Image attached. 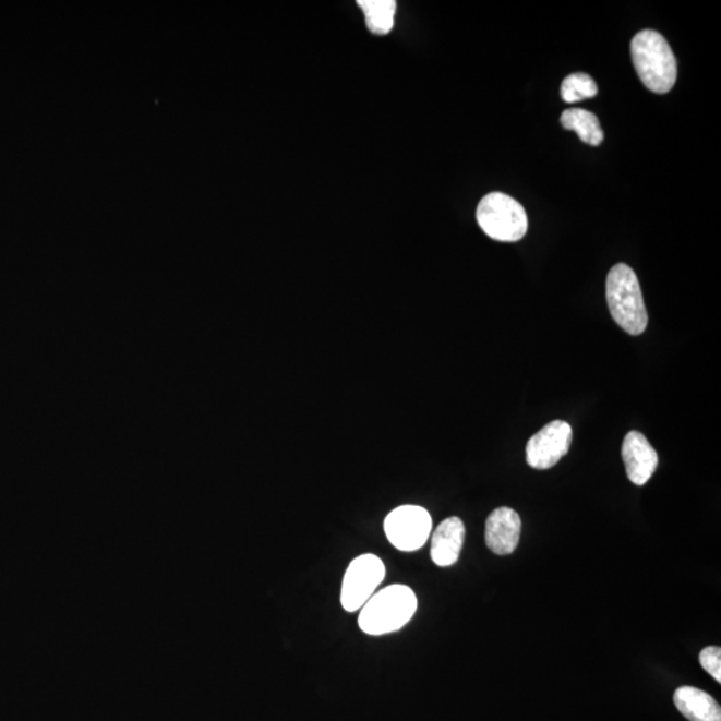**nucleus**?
Masks as SVG:
<instances>
[{"instance_id":"f257e3e1","label":"nucleus","mask_w":721,"mask_h":721,"mask_svg":"<svg viewBox=\"0 0 721 721\" xmlns=\"http://www.w3.org/2000/svg\"><path fill=\"white\" fill-rule=\"evenodd\" d=\"M636 73L649 92L670 93L677 80L676 58L669 41L653 29H642L630 41Z\"/></svg>"},{"instance_id":"f03ea898","label":"nucleus","mask_w":721,"mask_h":721,"mask_svg":"<svg viewBox=\"0 0 721 721\" xmlns=\"http://www.w3.org/2000/svg\"><path fill=\"white\" fill-rule=\"evenodd\" d=\"M417 605L416 593L409 587L401 584L386 587L361 608L360 628L372 636L393 634L412 620Z\"/></svg>"},{"instance_id":"7ed1b4c3","label":"nucleus","mask_w":721,"mask_h":721,"mask_svg":"<svg viewBox=\"0 0 721 721\" xmlns=\"http://www.w3.org/2000/svg\"><path fill=\"white\" fill-rule=\"evenodd\" d=\"M608 308L616 324L630 336H640L648 325V313L639 279L628 265L617 264L606 277Z\"/></svg>"},{"instance_id":"20e7f679","label":"nucleus","mask_w":721,"mask_h":721,"mask_svg":"<svg viewBox=\"0 0 721 721\" xmlns=\"http://www.w3.org/2000/svg\"><path fill=\"white\" fill-rule=\"evenodd\" d=\"M476 217L481 230L492 240L517 242L527 235L526 208L509 195L503 193L485 195L477 207Z\"/></svg>"},{"instance_id":"39448f33","label":"nucleus","mask_w":721,"mask_h":721,"mask_svg":"<svg viewBox=\"0 0 721 721\" xmlns=\"http://www.w3.org/2000/svg\"><path fill=\"white\" fill-rule=\"evenodd\" d=\"M385 565L375 554H361L345 572L341 604L345 611L356 612L368 603L385 579Z\"/></svg>"},{"instance_id":"423d86ee","label":"nucleus","mask_w":721,"mask_h":721,"mask_svg":"<svg viewBox=\"0 0 721 721\" xmlns=\"http://www.w3.org/2000/svg\"><path fill=\"white\" fill-rule=\"evenodd\" d=\"M384 529L390 544L402 552H414L426 544L432 517L422 506L402 505L386 516Z\"/></svg>"},{"instance_id":"0eeeda50","label":"nucleus","mask_w":721,"mask_h":721,"mask_svg":"<svg viewBox=\"0 0 721 721\" xmlns=\"http://www.w3.org/2000/svg\"><path fill=\"white\" fill-rule=\"evenodd\" d=\"M572 437L574 432L568 422H550L528 441L526 452L529 467L539 470L554 467L569 452Z\"/></svg>"},{"instance_id":"6e6552de","label":"nucleus","mask_w":721,"mask_h":721,"mask_svg":"<svg viewBox=\"0 0 721 721\" xmlns=\"http://www.w3.org/2000/svg\"><path fill=\"white\" fill-rule=\"evenodd\" d=\"M625 470L635 485H646L657 470L659 456L645 434L632 431L625 436L622 448Z\"/></svg>"},{"instance_id":"1a4fd4ad","label":"nucleus","mask_w":721,"mask_h":721,"mask_svg":"<svg viewBox=\"0 0 721 721\" xmlns=\"http://www.w3.org/2000/svg\"><path fill=\"white\" fill-rule=\"evenodd\" d=\"M521 518L510 508H498L488 517L485 526L486 546L498 556L514 553L520 541Z\"/></svg>"},{"instance_id":"9d476101","label":"nucleus","mask_w":721,"mask_h":721,"mask_svg":"<svg viewBox=\"0 0 721 721\" xmlns=\"http://www.w3.org/2000/svg\"><path fill=\"white\" fill-rule=\"evenodd\" d=\"M465 526L461 518L449 517L434 530L431 557L438 567H450L457 563L462 551Z\"/></svg>"},{"instance_id":"9b49d317","label":"nucleus","mask_w":721,"mask_h":721,"mask_svg":"<svg viewBox=\"0 0 721 721\" xmlns=\"http://www.w3.org/2000/svg\"><path fill=\"white\" fill-rule=\"evenodd\" d=\"M673 701L683 717L689 721H721L720 706L705 690L695 687L678 688Z\"/></svg>"},{"instance_id":"f8f14e48","label":"nucleus","mask_w":721,"mask_h":721,"mask_svg":"<svg viewBox=\"0 0 721 721\" xmlns=\"http://www.w3.org/2000/svg\"><path fill=\"white\" fill-rule=\"evenodd\" d=\"M563 128L576 131L579 139L587 145L599 146L604 141V131L600 127L599 118L591 111L582 109L565 110L560 118Z\"/></svg>"},{"instance_id":"ddd939ff","label":"nucleus","mask_w":721,"mask_h":721,"mask_svg":"<svg viewBox=\"0 0 721 721\" xmlns=\"http://www.w3.org/2000/svg\"><path fill=\"white\" fill-rule=\"evenodd\" d=\"M357 4L365 14L369 32L387 35L395 27L396 0H359Z\"/></svg>"},{"instance_id":"4468645a","label":"nucleus","mask_w":721,"mask_h":721,"mask_svg":"<svg viewBox=\"0 0 721 721\" xmlns=\"http://www.w3.org/2000/svg\"><path fill=\"white\" fill-rule=\"evenodd\" d=\"M598 93V85H596L593 77L588 74H570L562 83V98L567 104L594 98Z\"/></svg>"},{"instance_id":"2eb2a0df","label":"nucleus","mask_w":721,"mask_h":721,"mask_svg":"<svg viewBox=\"0 0 721 721\" xmlns=\"http://www.w3.org/2000/svg\"><path fill=\"white\" fill-rule=\"evenodd\" d=\"M700 664L702 670L709 673L714 681L721 683V649L708 647L700 652Z\"/></svg>"}]
</instances>
